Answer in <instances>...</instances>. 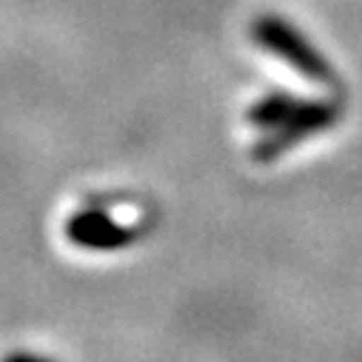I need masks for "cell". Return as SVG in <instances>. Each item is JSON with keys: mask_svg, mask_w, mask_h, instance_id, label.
I'll list each match as a JSON object with an SVG mask.
<instances>
[{"mask_svg": "<svg viewBox=\"0 0 362 362\" xmlns=\"http://www.w3.org/2000/svg\"><path fill=\"white\" fill-rule=\"evenodd\" d=\"M303 100H297V98H291V95H283V92H274V95H268V98H262L259 103H254L251 106V112H248V120L257 126V129H265V132H274V129H280L294 112H297V106H300Z\"/></svg>", "mask_w": 362, "mask_h": 362, "instance_id": "cell-4", "label": "cell"}, {"mask_svg": "<svg viewBox=\"0 0 362 362\" xmlns=\"http://www.w3.org/2000/svg\"><path fill=\"white\" fill-rule=\"evenodd\" d=\"M254 40L265 52H271L274 57L286 60L291 69H297L300 74H305L308 80H317V83H331L334 80V71L322 60V54L294 26H288L280 18H259L254 23Z\"/></svg>", "mask_w": 362, "mask_h": 362, "instance_id": "cell-1", "label": "cell"}, {"mask_svg": "<svg viewBox=\"0 0 362 362\" xmlns=\"http://www.w3.org/2000/svg\"><path fill=\"white\" fill-rule=\"evenodd\" d=\"M337 117H339V106H337V103H317V100L300 103L297 112H294L280 129H274L265 140L257 143V148H254V160L268 163V160L280 157L283 151H288L291 146H297L300 140H305L308 134L334 126Z\"/></svg>", "mask_w": 362, "mask_h": 362, "instance_id": "cell-2", "label": "cell"}, {"mask_svg": "<svg viewBox=\"0 0 362 362\" xmlns=\"http://www.w3.org/2000/svg\"><path fill=\"white\" fill-rule=\"evenodd\" d=\"M71 237L80 240L83 245H100V248H115L129 243L134 234L123 226H117L115 220H109L106 214H83L71 223Z\"/></svg>", "mask_w": 362, "mask_h": 362, "instance_id": "cell-3", "label": "cell"}]
</instances>
